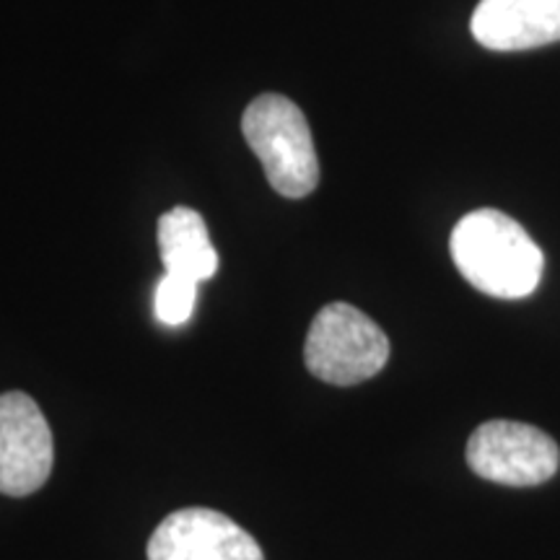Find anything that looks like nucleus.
<instances>
[{"mask_svg": "<svg viewBox=\"0 0 560 560\" xmlns=\"http://www.w3.org/2000/svg\"><path fill=\"white\" fill-rule=\"evenodd\" d=\"M467 465L482 480L529 488L548 482L558 472L560 450L535 425L488 420L467 441Z\"/></svg>", "mask_w": 560, "mask_h": 560, "instance_id": "obj_4", "label": "nucleus"}, {"mask_svg": "<svg viewBox=\"0 0 560 560\" xmlns=\"http://www.w3.org/2000/svg\"><path fill=\"white\" fill-rule=\"evenodd\" d=\"M198 285L200 283H195V280L164 272V278L156 285V296H153V310H156V319L161 325L182 327L192 317Z\"/></svg>", "mask_w": 560, "mask_h": 560, "instance_id": "obj_9", "label": "nucleus"}, {"mask_svg": "<svg viewBox=\"0 0 560 560\" xmlns=\"http://www.w3.org/2000/svg\"><path fill=\"white\" fill-rule=\"evenodd\" d=\"M159 249L166 272L195 280L213 278L219 270V252L210 242L206 219L198 210L177 206L159 219Z\"/></svg>", "mask_w": 560, "mask_h": 560, "instance_id": "obj_8", "label": "nucleus"}, {"mask_svg": "<svg viewBox=\"0 0 560 560\" xmlns=\"http://www.w3.org/2000/svg\"><path fill=\"white\" fill-rule=\"evenodd\" d=\"M249 149L260 159L272 190L299 200L319 185V159L310 122L296 104L280 94H262L242 117Z\"/></svg>", "mask_w": 560, "mask_h": 560, "instance_id": "obj_2", "label": "nucleus"}, {"mask_svg": "<svg viewBox=\"0 0 560 560\" xmlns=\"http://www.w3.org/2000/svg\"><path fill=\"white\" fill-rule=\"evenodd\" d=\"M149 560H265L247 529L213 509H179L153 529Z\"/></svg>", "mask_w": 560, "mask_h": 560, "instance_id": "obj_6", "label": "nucleus"}, {"mask_svg": "<svg viewBox=\"0 0 560 560\" xmlns=\"http://www.w3.org/2000/svg\"><path fill=\"white\" fill-rule=\"evenodd\" d=\"M452 260L467 283L495 299L529 296L542 278V249L493 208L475 210L454 226Z\"/></svg>", "mask_w": 560, "mask_h": 560, "instance_id": "obj_1", "label": "nucleus"}, {"mask_svg": "<svg viewBox=\"0 0 560 560\" xmlns=\"http://www.w3.org/2000/svg\"><path fill=\"white\" fill-rule=\"evenodd\" d=\"M55 444L39 405L24 392L0 395V493L30 495L52 472Z\"/></svg>", "mask_w": 560, "mask_h": 560, "instance_id": "obj_5", "label": "nucleus"}, {"mask_svg": "<svg viewBox=\"0 0 560 560\" xmlns=\"http://www.w3.org/2000/svg\"><path fill=\"white\" fill-rule=\"evenodd\" d=\"M306 369L335 387H353L376 376L389 361V340L374 319L350 304L317 312L304 346Z\"/></svg>", "mask_w": 560, "mask_h": 560, "instance_id": "obj_3", "label": "nucleus"}, {"mask_svg": "<svg viewBox=\"0 0 560 560\" xmlns=\"http://www.w3.org/2000/svg\"><path fill=\"white\" fill-rule=\"evenodd\" d=\"M470 30L488 50L516 52L560 42V0H480Z\"/></svg>", "mask_w": 560, "mask_h": 560, "instance_id": "obj_7", "label": "nucleus"}]
</instances>
